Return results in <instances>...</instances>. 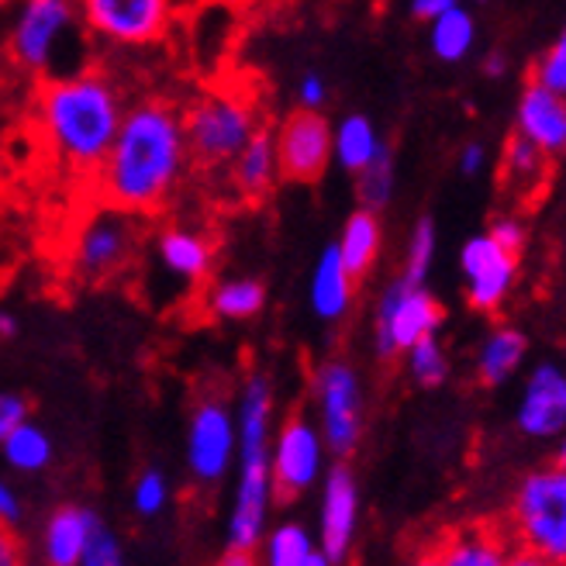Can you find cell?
Instances as JSON below:
<instances>
[{
	"label": "cell",
	"mask_w": 566,
	"mask_h": 566,
	"mask_svg": "<svg viewBox=\"0 0 566 566\" xmlns=\"http://www.w3.org/2000/svg\"><path fill=\"white\" fill-rule=\"evenodd\" d=\"M484 73H488V76H494V80L507 73V60H504L501 52H491V55H488V63H484Z\"/></svg>",
	"instance_id": "47"
},
{
	"label": "cell",
	"mask_w": 566,
	"mask_h": 566,
	"mask_svg": "<svg viewBox=\"0 0 566 566\" xmlns=\"http://www.w3.org/2000/svg\"><path fill=\"white\" fill-rule=\"evenodd\" d=\"M21 522V497H18V491L8 484L4 476H0V525H18Z\"/></svg>",
	"instance_id": "41"
},
{
	"label": "cell",
	"mask_w": 566,
	"mask_h": 566,
	"mask_svg": "<svg viewBox=\"0 0 566 566\" xmlns=\"http://www.w3.org/2000/svg\"><path fill=\"white\" fill-rule=\"evenodd\" d=\"M28 418H32V408H28V401L21 398V394L0 390V442H4V436Z\"/></svg>",
	"instance_id": "38"
},
{
	"label": "cell",
	"mask_w": 566,
	"mask_h": 566,
	"mask_svg": "<svg viewBox=\"0 0 566 566\" xmlns=\"http://www.w3.org/2000/svg\"><path fill=\"white\" fill-rule=\"evenodd\" d=\"M214 566H260V559L252 556V549H224Z\"/></svg>",
	"instance_id": "44"
},
{
	"label": "cell",
	"mask_w": 566,
	"mask_h": 566,
	"mask_svg": "<svg viewBox=\"0 0 566 566\" xmlns=\"http://www.w3.org/2000/svg\"><path fill=\"white\" fill-rule=\"evenodd\" d=\"M301 566H335V563H332V559H328V556H325L322 549H315V553H311V556H307V559H304Z\"/></svg>",
	"instance_id": "48"
},
{
	"label": "cell",
	"mask_w": 566,
	"mask_h": 566,
	"mask_svg": "<svg viewBox=\"0 0 566 566\" xmlns=\"http://www.w3.org/2000/svg\"><path fill=\"white\" fill-rule=\"evenodd\" d=\"M442 304L424 291V283H408L405 276L390 280L374 311V349L380 359L405 356L415 343L442 328Z\"/></svg>",
	"instance_id": "9"
},
{
	"label": "cell",
	"mask_w": 566,
	"mask_h": 566,
	"mask_svg": "<svg viewBox=\"0 0 566 566\" xmlns=\"http://www.w3.org/2000/svg\"><path fill=\"white\" fill-rule=\"evenodd\" d=\"M0 4H14V0H0Z\"/></svg>",
	"instance_id": "53"
},
{
	"label": "cell",
	"mask_w": 566,
	"mask_h": 566,
	"mask_svg": "<svg viewBox=\"0 0 566 566\" xmlns=\"http://www.w3.org/2000/svg\"><path fill=\"white\" fill-rule=\"evenodd\" d=\"M353 301H356V280L349 276L335 242H328L318 252V260L307 276V307L318 322L335 325L353 311Z\"/></svg>",
	"instance_id": "19"
},
{
	"label": "cell",
	"mask_w": 566,
	"mask_h": 566,
	"mask_svg": "<svg viewBox=\"0 0 566 566\" xmlns=\"http://www.w3.org/2000/svg\"><path fill=\"white\" fill-rule=\"evenodd\" d=\"M484 166H488V149L480 146V142H467V146L460 149V174L463 177H476Z\"/></svg>",
	"instance_id": "42"
},
{
	"label": "cell",
	"mask_w": 566,
	"mask_h": 566,
	"mask_svg": "<svg viewBox=\"0 0 566 566\" xmlns=\"http://www.w3.org/2000/svg\"><path fill=\"white\" fill-rule=\"evenodd\" d=\"M83 28L107 45H153L174 21V0H76Z\"/></svg>",
	"instance_id": "12"
},
{
	"label": "cell",
	"mask_w": 566,
	"mask_h": 566,
	"mask_svg": "<svg viewBox=\"0 0 566 566\" xmlns=\"http://www.w3.org/2000/svg\"><path fill=\"white\" fill-rule=\"evenodd\" d=\"M80 566H128L125 549H122V539H118V535L111 532L104 522H101L97 532L91 535L87 553H83Z\"/></svg>",
	"instance_id": "36"
},
{
	"label": "cell",
	"mask_w": 566,
	"mask_h": 566,
	"mask_svg": "<svg viewBox=\"0 0 566 566\" xmlns=\"http://www.w3.org/2000/svg\"><path fill=\"white\" fill-rule=\"evenodd\" d=\"M515 128L546 156L566 153V97L546 91L543 83L532 80L518 97Z\"/></svg>",
	"instance_id": "18"
},
{
	"label": "cell",
	"mask_w": 566,
	"mask_h": 566,
	"mask_svg": "<svg viewBox=\"0 0 566 566\" xmlns=\"http://www.w3.org/2000/svg\"><path fill=\"white\" fill-rule=\"evenodd\" d=\"M153 256L169 280L184 283V287H197V283L208 280L214 266V242L205 232L187 229V224H166L153 242Z\"/></svg>",
	"instance_id": "17"
},
{
	"label": "cell",
	"mask_w": 566,
	"mask_h": 566,
	"mask_svg": "<svg viewBox=\"0 0 566 566\" xmlns=\"http://www.w3.org/2000/svg\"><path fill=\"white\" fill-rule=\"evenodd\" d=\"M405 363H408V377L424 390L442 387L449 380V353L439 343V335H429V338H421V343H415L405 353Z\"/></svg>",
	"instance_id": "32"
},
{
	"label": "cell",
	"mask_w": 566,
	"mask_h": 566,
	"mask_svg": "<svg viewBox=\"0 0 566 566\" xmlns=\"http://www.w3.org/2000/svg\"><path fill=\"white\" fill-rule=\"evenodd\" d=\"M101 518L83 504H63L45 518L39 535V553L45 566H80L87 553L91 535L97 532Z\"/></svg>",
	"instance_id": "20"
},
{
	"label": "cell",
	"mask_w": 566,
	"mask_h": 566,
	"mask_svg": "<svg viewBox=\"0 0 566 566\" xmlns=\"http://www.w3.org/2000/svg\"><path fill=\"white\" fill-rule=\"evenodd\" d=\"M229 180L245 197V201H263V197L280 180V163H276V142L270 128H260L229 163Z\"/></svg>",
	"instance_id": "21"
},
{
	"label": "cell",
	"mask_w": 566,
	"mask_h": 566,
	"mask_svg": "<svg viewBox=\"0 0 566 566\" xmlns=\"http://www.w3.org/2000/svg\"><path fill=\"white\" fill-rule=\"evenodd\" d=\"M328 446L318 432V424L294 415L273 429L270 439V476H273V494L280 501H294L307 494L311 488L322 484L328 470Z\"/></svg>",
	"instance_id": "11"
},
{
	"label": "cell",
	"mask_w": 566,
	"mask_h": 566,
	"mask_svg": "<svg viewBox=\"0 0 566 566\" xmlns=\"http://www.w3.org/2000/svg\"><path fill=\"white\" fill-rule=\"evenodd\" d=\"M535 83H543L546 91L566 97V28L549 45V52L543 55V60L535 63Z\"/></svg>",
	"instance_id": "35"
},
{
	"label": "cell",
	"mask_w": 566,
	"mask_h": 566,
	"mask_svg": "<svg viewBox=\"0 0 566 566\" xmlns=\"http://www.w3.org/2000/svg\"><path fill=\"white\" fill-rule=\"evenodd\" d=\"M436 249H439V235H436V221L432 218H418L415 229L408 235V249H405V270L401 276L408 283H424V276L432 273L436 263Z\"/></svg>",
	"instance_id": "33"
},
{
	"label": "cell",
	"mask_w": 566,
	"mask_h": 566,
	"mask_svg": "<svg viewBox=\"0 0 566 566\" xmlns=\"http://www.w3.org/2000/svg\"><path fill=\"white\" fill-rule=\"evenodd\" d=\"M235 491L232 507L224 518V546L229 549H256L273 512V476H270V439H273V411L276 394L266 374H249L235 398Z\"/></svg>",
	"instance_id": "3"
},
{
	"label": "cell",
	"mask_w": 566,
	"mask_h": 566,
	"mask_svg": "<svg viewBox=\"0 0 566 566\" xmlns=\"http://www.w3.org/2000/svg\"><path fill=\"white\" fill-rule=\"evenodd\" d=\"M318 549L315 532H307V525L283 518L276 525H266L260 539V566H301L311 553Z\"/></svg>",
	"instance_id": "28"
},
{
	"label": "cell",
	"mask_w": 566,
	"mask_h": 566,
	"mask_svg": "<svg viewBox=\"0 0 566 566\" xmlns=\"http://www.w3.org/2000/svg\"><path fill=\"white\" fill-rule=\"evenodd\" d=\"M429 45L442 63H463L476 45V21L467 8H449L429 21Z\"/></svg>",
	"instance_id": "27"
},
{
	"label": "cell",
	"mask_w": 566,
	"mask_h": 566,
	"mask_svg": "<svg viewBox=\"0 0 566 566\" xmlns=\"http://www.w3.org/2000/svg\"><path fill=\"white\" fill-rule=\"evenodd\" d=\"M528 356V338L525 332L512 328V325H497L484 335V343L476 346V377L488 387H501L512 380L522 363Z\"/></svg>",
	"instance_id": "23"
},
{
	"label": "cell",
	"mask_w": 566,
	"mask_h": 566,
	"mask_svg": "<svg viewBox=\"0 0 566 566\" xmlns=\"http://www.w3.org/2000/svg\"><path fill=\"white\" fill-rule=\"evenodd\" d=\"M205 307L214 322H252L266 307V287L256 276H221Z\"/></svg>",
	"instance_id": "24"
},
{
	"label": "cell",
	"mask_w": 566,
	"mask_h": 566,
	"mask_svg": "<svg viewBox=\"0 0 566 566\" xmlns=\"http://www.w3.org/2000/svg\"><path fill=\"white\" fill-rule=\"evenodd\" d=\"M190 169L184 115L174 101L146 97L125 107L122 128L97 169L101 205L132 214L166 208Z\"/></svg>",
	"instance_id": "1"
},
{
	"label": "cell",
	"mask_w": 566,
	"mask_h": 566,
	"mask_svg": "<svg viewBox=\"0 0 566 566\" xmlns=\"http://www.w3.org/2000/svg\"><path fill=\"white\" fill-rule=\"evenodd\" d=\"M21 332V322L14 311H0V338H14Z\"/></svg>",
	"instance_id": "46"
},
{
	"label": "cell",
	"mask_w": 566,
	"mask_h": 566,
	"mask_svg": "<svg viewBox=\"0 0 566 566\" xmlns=\"http://www.w3.org/2000/svg\"><path fill=\"white\" fill-rule=\"evenodd\" d=\"M280 180L318 184L332 166V125L322 111H294L273 132Z\"/></svg>",
	"instance_id": "13"
},
{
	"label": "cell",
	"mask_w": 566,
	"mask_h": 566,
	"mask_svg": "<svg viewBox=\"0 0 566 566\" xmlns=\"http://www.w3.org/2000/svg\"><path fill=\"white\" fill-rule=\"evenodd\" d=\"M125 94L101 70H73L42 80L35 94V128L55 163L80 177L97 169L125 118Z\"/></svg>",
	"instance_id": "2"
},
{
	"label": "cell",
	"mask_w": 566,
	"mask_h": 566,
	"mask_svg": "<svg viewBox=\"0 0 566 566\" xmlns=\"http://www.w3.org/2000/svg\"><path fill=\"white\" fill-rule=\"evenodd\" d=\"M174 488H169V476L156 467H146L132 484V507L138 518H159L166 512Z\"/></svg>",
	"instance_id": "34"
},
{
	"label": "cell",
	"mask_w": 566,
	"mask_h": 566,
	"mask_svg": "<svg viewBox=\"0 0 566 566\" xmlns=\"http://www.w3.org/2000/svg\"><path fill=\"white\" fill-rule=\"evenodd\" d=\"M504 252H512V256H518L522 245H525V229H522V221L518 218H497L491 224V232H488Z\"/></svg>",
	"instance_id": "39"
},
{
	"label": "cell",
	"mask_w": 566,
	"mask_h": 566,
	"mask_svg": "<svg viewBox=\"0 0 566 566\" xmlns=\"http://www.w3.org/2000/svg\"><path fill=\"white\" fill-rule=\"evenodd\" d=\"M556 439H559V449H556V467H559V470H566V432H559Z\"/></svg>",
	"instance_id": "49"
},
{
	"label": "cell",
	"mask_w": 566,
	"mask_h": 566,
	"mask_svg": "<svg viewBox=\"0 0 566 566\" xmlns=\"http://www.w3.org/2000/svg\"><path fill=\"white\" fill-rule=\"evenodd\" d=\"M411 566H442V563H439V556H418Z\"/></svg>",
	"instance_id": "50"
},
{
	"label": "cell",
	"mask_w": 566,
	"mask_h": 566,
	"mask_svg": "<svg viewBox=\"0 0 566 566\" xmlns=\"http://www.w3.org/2000/svg\"><path fill=\"white\" fill-rule=\"evenodd\" d=\"M0 452H4V463L14 473H28V476L49 470L52 460H55L52 436L42 429V424H35L32 418L21 421L18 429H11L4 436V442H0Z\"/></svg>",
	"instance_id": "26"
},
{
	"label": "cell",
	"mask_w": 566,
	"mask_h": 566,
	"mask_svg": "<svg viewBox=\"0 0 566 566\" xmlns=\"http://www.w3.org/2000/svg\"><path fill=\"white\" fill-rule=\"evenodd\" d=\"M394 180H398V169H394V153L384 146L370 166H363L356 174V193H359V208H370L380 214V208L390 205L394 197Z\"/></svg>",
	"instance_id": "31"
},
{
	"label": "cell",
	"mask_w": 566,
	"mask_h": 566,
	"mask_svg": "<svg viewBox=\"0 0 566 566\" xmlns=\"http://www.w3.org/2000/svg\"><path fill=\"white\" fill-rule=\"evenodd\" d=\"M460 273L467 283V301L473 311H497L515 287L518 256L504 252L488 232L473 235L460 249Z\"/></svg>",
	"instance_id": "15"
},
{
	"label": "cell",
	"mask_w": 566,
	"mask_h": 566,
	"mask_svg": "<svg viewBox=\"0 0 566 566\" xmlns=\"http://www.w3.org/2000/svg\"><path fill=\"white\" fill-rule=\"evenodd\" d=\"M235 411L221 398L197 401L187 418V439H184V463L197 488H218L235 467Z\"/></svg>",
	"instance_id": "10"
},
{
	"label": "cell",
	"mask_w": 566,
	"mask_h": 566,
	"mask_svg": "<svg viewBox=\"0 0 566 566\" xmlns=\"http://www.w3.org/2000/svg\"><path fill=\"white\" fill-rule=\"evenodd\" d=\"M457 4H460V0H411V14L418 21H432V18L446 14L449 8H457Z\"/></svg>",
	"instance_id": "43"
},
{
	"label": "cell",
	"mask_w": 566,
	"mask_h": 566,
	"mask_svg": "<svg viewBox=\"0 0 566 566\" xmlns=\"http://www.w3.org/2000/svg\"><path fill=\"white\" fill-rule=\"evenodd\" d=\"M180 115L190 163L205 169L229 166L245 142L260 132L256 101L242 87H208Z\"/></svg>",
	"instance_id": "4"
},
{
	"label": "cell",
	"mask_w": 566,
	"mask_h": 566,
	"mask_svg": "<svg viewBox=\"0 0 566 566\" xmlns=\"http://www.w3.org/2000/svg\"><path fill=\"white\" fill-rule=\"evenodd\" d=\"M512 515L528 553L566 566V470L543 467L522 476Z\"/></svg>",
	"instance_id": "8"
},
{
	"label": "cell",
	"mask_w": 566,
	"mask_h": 566,
	"mask_svg": "<svg viewBox=\"0 0 566 566\" xmlns=\"http://www.w3.org/2000/svg\"><path fill=\"white\" fill-rule=\"evenodd\" d=\"M142 214L122 211L101 205L76 224V232L70 239V270L83 283H101L118 276L132 256L138 252L142 242Z\"/></svg>",
	"instance_id": "6"
},
{
	"label": "cell",
	"mask_w": 566,
	"mask_h": 566,
	"mask_svg": "<svg viewBox=\"0 0 566 566\" xmlns=\"http://www.w3.org/2000/svg\"><path fill=\"white\" fill-rule=\"evenodd\" d=\"M311 398H315V424L328 452L338 460L353 457L366 424V394L359 370L346 359H325L311 377Z\"/></svg>",
	"instance_id": "7"
},
{
	"label": "cell",
	"mask_w": 566,
	"mask_h": 566,
	"mask_svg": "<svg viewBox=\"0 0 566 566\" xmlns=\"http://www.w3.org/2000/svg\"><path fill=\"white\" fill-rule=\"evenodd\" d=\"M387 146L380 138L377 125L366 115H346L338 118V125L332 128V159L346 169V174H359L363 166H370L377 159V153Z\"/></svg>",
	"instance_id": "25"
},
{
	"label": "cell",
	"mask_w": 566,
	"mask_h": 566,
	"mask_svg": "<svg viewBox=\"0 0 566 566\" xmlns=\"http://www.w3.org/2000/svg\"><path fill=\"white\" fill-rule=\"evenodd\" d=\"M328 104V83L322 73L307 70L301 80H297V107L301 111H322Z\"/></svg>",
	"instance_id": "37"
},
{
	"label": "cell",
	"mask_w": 566,
	"mask_h": 566,
	"mask_svg": "<svg viewBox=\"0 0 566 566\" xmlns=\"http://www.w3.org/2000/svg\"><path fill=\"white\" fill-rule=\"evenodd\" d=\"M515 424L528 439H556L566 432V366L553 359L532 366L515 408Z\"/></svg>",
	"instance_id": "16"
},
{
	"label": "cell",
	"mask_w": 566,
	"mask_h": 566,
	"mask_svg": "<svg viewBox=\"0 0 566 566\" xmlns=\"http://www.w3.org/2000/svg\"><path fill=\"white\" fill-rule=\"evenodd\" d=\"M504 566H556V563H549V559H543V556H535V553H515V556H507L504 559Z\"/></svg>",
	"instance_id": "45"
},
{
	"label": "cell",
	"mask_w": 566,
	"mask_h": 566,
	"mask_svg": "<svg viewBox=\"0 0 566 566\" xmlns=\"http://www.w3.org/2000/svg\"><path fill=\"white\" fill-rule=\"evenodd\" d=\"M507 553L488 532H463L449 539L439 553L442 566H504Z\"/></svg>",
	"instance_id": "30"
},
{
	"label": "cell",
	"mask_w": 566,
	"mask_h": 566,
	"mask_svg": "<svg viewBox=\"0 0 566 566\" xmlns=\"http://www.w3.org/2000/svg\"><path fill=\"white\" fill-rule=\"evenodd\" d=\"M0 566H28L24 563V546L14 535L11 525H0Z\"/></svg>",
	"instance_id": "40"
},
{
	"label": "cell",
	"mask_w": 566,
	"mask_h": 566,
	"mask_svg": "<svg viewBox=\"0 0 566 566\" xmlns=\"http://www.w3.org/2000/svg\"><path fill=\"white\" fill-rule=\"evenodd\" d=\"M232 4H252V0H232Z\"/></svg>",
	"instance_id": "51"
},
{
	"label": "cell",
	"mask_w": 566,
	"mask_h": 566,
	"mask_svg": "<svg viewBox=\"0 0 566 566\" xmlns=\"http://www.w3.org/2000/svg\"><path fill=\"white\" fill-rule=\"evenodd\" d=\"M80 24L76 0H14L8 24V60L21 73H52Z\"/></svg>",
	"instance_id": "5"
},
{
	"label": "cell",
	"mask_w": 566,
	"mask_h": 566,
	"mask_svg": "<svg viewBox=\"0 0 566 566\" xmlns=\"http://www.w3.org/2000/svg\"><path fill=\"white\" fill-rule=\"evenodd\" d=\"M335 249L338 256H343L346 270L353 280H363L366 273H370L380 260V249H384V224H380V214L370 211V208H356L343 232H338L335 239Z\"/></svg>",
	"instance_id": "22"
},
{
	"label": "cell",
	"mask_w": 566,
	"mask_h": 566,
	"mask_svg": "<svg viewBox=\"0 0 566 566\" xmlns=\"http://www.w3.org/2000/svg\"><path fill=\"white\" fill-rule=\"evenodd\" d=\"M359 480L346 463H335L322 476V501H318V532L315 543L318 549L335 563L343 566L356 546V532H359Z\"/></svg>",
	"instance_id": "14"
},
{
	"label": "cell",
	"mask_w": 566,
	"mask_h": 566,
	"mask_svg": "<svg viewBox=\"0 0 566 566\" xmlns=\"http://www.w3.org/2000/svg\"><path fill=\"white\" fill-rule=\"evenodd\" d=\"M476 4H491V0H476Z\"/></svg>",
	"instance_id": "52"
},
{
	"label": "cell",
	"mask_w": 566,
	"mask_h": 566,
	"mask_svg": "<svg viewBox=\"0 0 566 566\" xmlns=\"http://www.w3.org/2000/svg\"><path fill=\"white\" fill-rule=\"evenodd\" d=\"M546 153L539 146H532L528 138H522L518 132L507 138L504 146V180L515 184L518 190H532L546 180Z\"/></svg>",
	"instance_id": "29"
}]
</instances>
